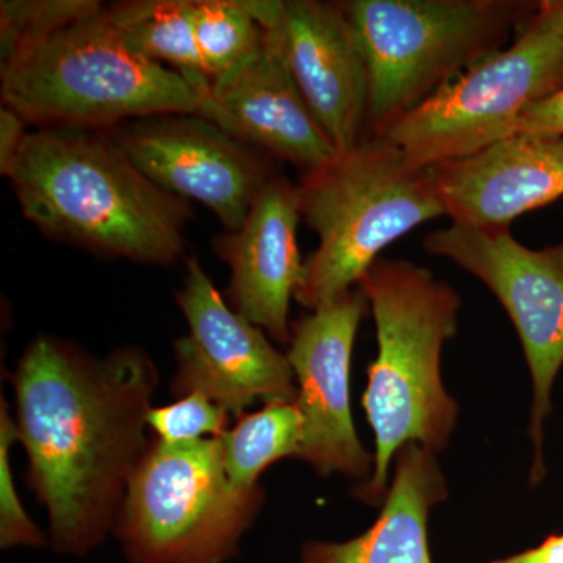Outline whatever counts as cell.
I'll use <instances>...</instances> for the list:
<instances>
[{
	"label": "cell",
	"mask_w": 563,
	"mask_h": 563,
	"mask_svg": "<svg viewBox=\"0 0 563 563\" xmlns=\"http://www.w3.org/2000/svg\"><path fill=\"white\" fill-rule=\"evenodd\" d=\"M490 563H563V536H553L540 547Z\"/></svg>",
	"instance_id": "4316f807"
},
{
	"label": "cell",
	"mask_w": 563,
	"mask_h": 563,
	"mask_svg": "<svg viewBox=\"0 0 563 563\" xmlns=\"http://www.w3.org/2000/svg\"><path fill=\"white\" fill-rule=\"evenodd\" d=\"M102 9L98 0H2L0 68Z\"/></svg>",
	"instance_id": "44dd1931"
},
{
	"label": "cell",
	"mask_w": 563,
	"mask_h": 563,
	"mask_svg": "<svg viewBox=\"0 0 563 563\" xmlns=\"http://www.w3.org/2000/svg\"><path fill=\"white\" fill-rule=\"evenodd\" d=\"M187 269L176 299L190 333L174 343V395L199 393L236 418L255 401L295 402L298 384L287 355L228 306L198 258Z\"/></svg>",
	"instance_id": "30bf717a"
},
{
	"label": "cell",
	"mask_w": 563,
	"mask_h": 563,
	"mask_svg": "<svg viewBox=\"0 0 563 563\" xmlns=\"http://www.w3.org/2000/svg\"><path fill=\"white\" fill-rule=\"evenodd\" d=\"M298 185L273 176L252 203L242 228L214 244L231 266L233 309L276 342L290 344V301L302 280L298 243Z\"/></svg>",
	"instance_id": "9a60e30c"
},
{
	"label": "cell",
	"mask_w": 563,
	"mask_h": 563,
	"mask_svg": "<svg viewBox=\"0 0 563 563\" xmlns=\"http://www.w3.org/2000/svg\"><path fill=\"white\" fill-rule=\"evenodd\" d=\"M368 307L365 292L355 287L303 314L291 325L287 354L302 415L299 461L321 476L340 473L362 483L372 477L374 455L363 448L352 421L350 376L355 336Z\"/></svg>",
	"instance_id": "8fae6325"
},
{
	"label": "cell",
	"mask_w": 563,
	"mask_h": 563,
	"mask_svg": "<svg viewBox=\"0 0 563 563\" xmlns=\"http://www.w3.org/2000/svg\"><path fill=\"white\" fill-rule=\"evenodd\" d=\"M433 172L453 224L510 228L521 214L563 198V135L517 133Z\"/></svg>",
	"instance_id": "2e32d148"
},
{
	"label": "cell",
	"mask_w": 563,
	"mask_h": 563,
	"mask_svg": "<svg viewBox=\"0 0 563 563\" xmlns=\"http://www.w3.org/2000/svg\"><path fill=\"white\" fill-rule=\"evenodd\" d=\"M2 103L41 128L113 129L199 114L202 96L176 70L133 52L107 7L0 68Z\"/></svg>",
	"instance_id": "5b68a950"
},
{
	"label": "cell",
	"mask_w": 563,
	"mask_h": 563,
	"mask_svg": "<svg viewBox=\"0 0 563 563\" xmlns=\"http://www.w3.org/2000/svg\"><path fill=\"white\" fill-rule=\"evenodd\" d=\"M517 133L563 135V87L548 98L531 103L518 120Z\"/></svg>",
	"instance_id": "cb8c5ba5"
},
{
	"label": "cell",
	"mask_w": 563,
	"mask_h": 563,
	"mask_svg": "<svg viewBox=\"0 0 563 563\" xmlns=\"http://www.w3.org/2000/svg\"><path fill=\"white\" fill-rule=\"evenodd\" d=\"M124 43L141 57L176 70L203 96L210 91L196 43L192 0H141L107 7Z\"/></svg>",
	"instance_id": "ac0fdd59"
},
{
	"label": "cell",
	"mask_w": 563,
	"mask_h": 563,
	"mask_svg": "<svg viewBox=\"0 0 563 563\" xmlns=\"http://www.w3.org/2000/svg\"><path fill=\"white\" fill-rule=\"evenodd\" d=\"M298 192L302 220L318 236L295 292L310 312L358 287L385 247L446 217L433 166L415 165L374 133L302 174Z\"/></svg>",
	"instance_id": "277c9868"
},
{
	"label": "cell",
	"mask_w": 563,
	"mask_h": 563,
	"mask_svg": "<svg viewBox=\"0 0 563 563\" xmlns=\"http://www.w3.org/2000/svg\"><path fill=\"white\" fill-rule=\"evenodd\" d=\"M358 287L376 322L377 355L368 368L363 409L376 439L374 468L355 498L384 503L395 455L409 443L439 453L450 443L459 404L442 377L444 343L459 329L462 301L424 266L380 257Z\"/></svg>",
	"instance_id": "3957f363"
},
{
	"label": "cell",
	"mask_w": 563,
	"mask_h": 563,
	"mask_svg": "<svg viewBox=\"0 0 563 563\" xmlns=\"http://www.w3.org/2000/svg\"><path fill=\"white\" fill-rule=\"evenodd\" d=\"M424 250L477 277L509 313L532 377V484L544 474L543 422L563 365V243L533 251L510 228L477 229L451 222L424 239Z\"/></svg>",
	"instance_id": "9c48e42d"
},
{
	"label": "cell",
	"mask_w": 563,
	"mask_h": 563,
	"mask_svg": "<svg viewBox=\"0 0 563 563\" xmlns=\"http://www.w3.org/2000/svg\"><path fill=\"white\" fill-rule=\"evenodd\" d=\"M229 417L231 413L206 396L191 393L168 406L152 407L147 426L161 442L177 444L203 440L206 435L220 439L228 432Z\"/></svg>",
	"instance_id": "7402d4cb"
},
{
	"label": "cell",
	"mask_w": 563,
	"mask_h": 563,
	"mask_svg": "<svg viewBox=\"0 0 563 563\" xmlns=\"http://www.w3.org/2000/svg\"><path fill=\"white\" fill-rule=\"evenodd\" d=\"M262 503L261 487L229 479L220 439L155 440L129 484L114 532L131 563H222Z\"/></svg>",
	"instance_id": "52a82bcc"
},
{
	"label": "cell",
	"mask_w": 563,
	"mask_h": 563,
	"mask_svg": "<svg viewBox=\"0 0 563 563\" xmlns=\"http://www.w3.org/2000/svg\"><path fill=\"white\" fill-rule=\"evenodd\" d=\"M13 385L29 483L49 512L52 543L60 553L85 554L114 529L150 448L144 426L157 368L139 347L99 361L40 336L18 363Z\"/></svg>",
	"instance_id": "6da1fadb"
},
{
	"label": "cell",
	"mask_w": 563,
	"mask_h": 563,
	"mask_svg": "<svg viewBox=\"0 0 563 563\" xmlns=\"http://www.w3.org/2000/svg\"><path fill=\"white\" fill-rule=\"evenodd\" d=\"M265 29L257 54L203 96L199 117L233 139L313 172L336 155L292 77L279 33Z\"/></svg>",
	"instance_id": "5bb4252c"
},
{
	"label": "cell",
	"mask_w": 563,
	"mask_h": 563,
	"mask_svg": "<svg viewBox=\"0 0 563 563\" xmlns=\"http://www.w3.org/2000/svg\"><path fill=\"white\" fill-rule=\"evenodd\" d=\"M220 440L231 483L240 488L258 487L262 473L274 462L298 459L302 415L296 401L266 402L258 412L242 415Z\"/></svg>",
	"instance_id": "d6986e66"
},
{
	"label": "cell",
	"mask_w": 563,
	"mask_h": 563,
	"mask_svg": "<svg viewBox=\"0 0 563 563\" xmlns=\"http://www.w3.org/2000/svg\"><path fill=\"white\" fill-rule=\"evenodd\" d=\"M20 440L16 422L11 420L9 407L2 401L0 410V544L3 550L13 547H43V533L25 514L11 476V444Z\"/></svg>",
	"instance_id": "603a6c76"
},
{
	"label": "cell",
	"mask_w": 563,
	"mask_h": 563,
	"mask_svg": "<svg viewBox=\"0 0 563 563\" xmlns=\"http://www.w3.org/2000/svg\"><path fill=\"white\" fill-rule=\"evenodd\" d=\"M147 179L209 207L225 231L242 228L274 174L268 162L199 114H163L110 132Z\"/></svg>",
	"instance_id": "7c38bea8"
},
{
	"label": "cell",
	"mask_w": 563,
	"mask_h": 563,
	"mask_svg": "<svg viewBox=\"0 0 563 563\" xmlns=\"http://www.w3.org/2000/svg\"><path fill=\"white\" fill-rule=\"evenodd\" d=\"M526 25L536 31L553 33L563 40V0L537 2V9Z\"/></svg>",
	"instance_id": "484cf974"
},
{
	"label": "cell",
	"mask_w": 563,
	"mask_h": 563,
	"mask_svg": "<svg viewBox=\"0 0 563 563\" xmlns=\"http://www.w3.org/2000/svg\"><path fill=\"white\" fill-rule=\"evenodd\" d=\"M99 131L29 132L7 173L22 213L46 235L99 254L176 262L188 202L147 179L113 135Z\"/></svg>",
	"instance_id": "7a4b0ae2"
},
{
	"label": "cell",
	"mask_w": 563,
	"mask_h": 563,
	"mask_svg": "<svg viewBox=\"0 0 563 563\" xmlns=\"http://www.w3.org/2000/svg\"><path fill=\"white\" fill-rule=\"evenodd\" d=\"M563 87V40L526 22L506 49L373 132L424 168L517 135L521 113Z\"/></svg>",
	"instance_id": "ba28073f"
},
{
	"label": "cell",
	"mask_w": 563,
	"mask_h": 563,
	"mask_svg": "<svg viewBox=\"0 0 563 563\" xmlns=\"http://www.w3.org/2000/svg\"><path fill=\"white\" fill-rule=\"evenodd\" d=\"M29 122L16 110L3 106L0 109V173L7 176L14 158L20 154L22 144L27 139Z\"/></svg>",
	"instance_id": "d4e9b609"
},
{
	"label": "cell",
	"mask_w": 563,
	"mask_h": 563,
	"mask_svg": "<svg viewBox=\"0 0 563 563\" xmlns=\"http://www.w3.org/2000/svg\"><path fill=\"white\" fill-rule=\"evenodd\" d=\"M342 3L368 63V133L509 47L537 9L520 0Z\"/></svg>",
	"instance_id": "8992f818"
},
{
	"label": "cell",
	"mask_w": 563,
	"mask_h": 563,
	"mask_svg": "<svg viewBox=\"0 0 563 563\" xmlns=\"http://www.w3.org/2000/svg\"><path fill=\"white\" fill-rule=\"evenodd\" d=\"M448 498L435 453L409 443L395 455L393 483L376 523L344 543L306 544L302 563H431L428 520Z\"/></svg>",
	"instance_id": "e0dca14e"
},
{
	"label": "cell",
	"mask_w": 563,
	"mask_h": 563,
	"mask_svg": "<svg viewBox=\"0 0 563 563\" xmlns=\"http://www.w3.org/2000/svg\"><path fill=\"white\" fill-rule=\"evenodd\" d=\"M192 20L210 85L220 84L242 68L265 38V29L252 16L246 0H192Z\"/></svg>",
	"instance_id": "ffe728a7"
},
{
	"label": "cell",
	"mask_w": 563,
	"mask_h": 563,
	"mask_svg": "<svg viewBox=\"0 0 563 563\" xmlns=\"http://www.w3.org/2000/svg\"><path fill=\"white\" fill-rule=\"evenodd\" d=\"M268 27L279 33L296 85L336 152L361 143L368 135V63L343 3L280 0Z\"/></svg>",
	"instance_id": "4fadbf2b"
}]
</instances>
